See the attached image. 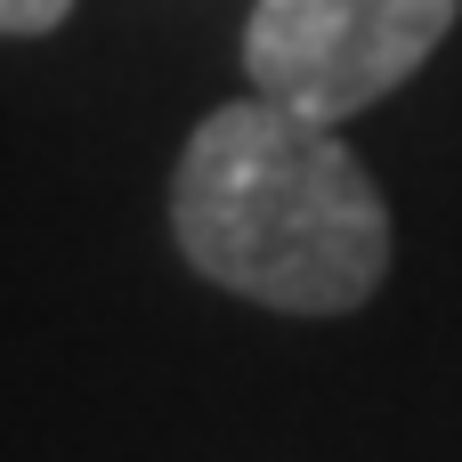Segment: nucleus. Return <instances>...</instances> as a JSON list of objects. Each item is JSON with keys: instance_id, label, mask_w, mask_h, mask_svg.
<instances>
[{"instance_id": "f257e3e1", "label": "nucleus", "mask_w": 462, "mask_h": 462, "mask_svg": "<svg viewBox=\"0 0 462 462\" xmlns=\"http://www.w3.org/2000/svg\"><path fill=\"white\" fill-rule=\"evenodd\" d=\"M187 268L276 317H341L390 276V203L357 146L276 97L211 106L171 179Z\"/></svg>"}, {"instance_id": "f03ea898", "label": "nucleus", "mask_w": 462, "mask_h": 462, "mask_svg": "<svg viewBox=\"0 0 462 462\" xmlns=\"http://www.w3.org/2000/svg\"><path fill=\"white\" fill-rule=\"evenodd\" d=\"M462 0H260L244 24V73L260 97L349 122L430 65Z\"/></svg>"}, {"instance_id": "7ed1b4c3", "label": "nucleus", "mask_w": 462, "mask_h": 462, "mask_svg": "<svg viewBox=\"0 0 462 462\" xmlns=\"http://www.w3.org/2000/svg\"><path fill=\"white\" fill-rule=\"evenodd\" d=\"M73 16V0H0V32L8 41H32V32H57Z\"/></svg>"}]
</instances>
